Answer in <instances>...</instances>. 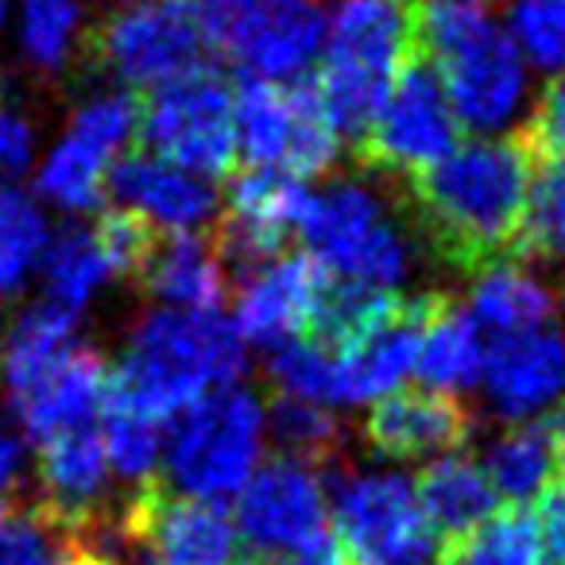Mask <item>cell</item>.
Instances as JSON below:
<instances>
[{"mask_svg":"<svg viewBox=\"0 0 565 565\" xmlns=\"http://www.w3.org/2000/svg\"><path fill=\"white\" fill-rule=\"evenodd\" d=\"M271 434L282 446V457L307 461L315 469L333 465V457L341 449V426L333 418V411H326L322 403L291 399V395H275Z\"/></svg>","mask_w":565,"mask_h":565,"instance_id":"obj_34","label":"cell"},{"mask_svg":"<svg viewBox=\"0 0 565 565\" xmlns=\"http://www.w3.org/2000/svg\"><path fill=\"white\" fill-rule=\"evenodd\" d=\"M78 32V0H20V40L35 66L58 71Z\"/></svg>","mask_w":565,"mask_h":565,"instance_id":"obj_35","label":"cell"},{"mask_svg":"<svg viewBox=\"0 0 565 565\" xmlns=\"http://www.w3.org/2000/svg\"><path fill=\"white\" fill-rule=\"evenodd\" d=\"M333 519L353 565H438L446 550L411 480L395 472H338Z\"/></svg>","mask_w":565,"mask_h":565,"instance_id":"obj_10","label":"cell"},{"mask_svg":"<svg viewBox=\"0 0 565 565\" xmlns=\"http://www.w3.org/2000/svg\"><path fill=\"white\" fill-rule=\"evenodd\" d=\"M47 248V221L40 205L17 186L0 179V299L24 287L28 271L43 259Z\"/></svg>","mask_w":565,"mask_h":565,"instance_id":"obj_30","label":"cell"},{"mask_svg":"<svg viewBox=\"0 0 565 565\" xmlns=\"http://www.w3.org/2000/svg\"><path fill=\"white\" fill-rule=\"evenodd\" d=\"M120 534L140 542L159 565H236V523L217 500L174 495L163 480H148L125 503Z\"/></svg>","mask_w":565,"mask_h":565,"instance_id":"obj_14","label":"cell"},{"mask_svg":"<svg viewBox=\"0 0 565 565\" xmlns=\"http://www.w3.org/2000/svg\"><path fill=\"white\" fill-rule=\"evenodd\" d=\"M40 503L35 515L78 542L89 526H97L109 492V461H105L102 434L94 426L66 430L40 441Z\"/></svg>","mask_w":565,"mask_h":565,"instance_id":"obj_16","label":"cell"},{"mask_svg":"<svg viewBox=\"0 0 565 565\" xmlns=\"http://www.w3.org/2000/svg\"><path fill=\"white\" fill-rule=\"evenodd\" d=\"M140 125V105L128 94H102L82 105L40 171V194L63 210H97L109 179V159L132 140Z\"/></svg>","mask_w":565,"mask_h":565,"instance_id":"obj_15","label":"cell"},{"mask_svg":"<svg viewBox=\"0 0 565 565\" xmlns=\"http://www.w3.org/2000/svg\"><path fill=\"white\" fill-rule=\"evenodd\" d=\"M461 136L465 128L441 94L438 74L418 55L399 71L392 94L384 97L376 120L353 143V151L361 167L399 174L407 182L461 148Z\"/></svg>","mask_w":565,"mask_h":565,"instance_id":"obj_12","label":"cell"},{"mask_svg":"<svg viewBox=\"0 0 565 565\" xmlns=\"http://www.w3.org/2000/svg\"><path fill=\"white\" fill-rule=\"evenodd\" d=\"M236 503L241 565H275L330 531V503L315 465L275 457L248 477Z\"/></svg>","mask_w":565,"mask_h":565,"instance_id":"obj_13","label":"cell"},{"mask_svg":"<svg viewBox=\"0 0 565 565\" xmlns=\"http://www.w3.org/2000/svg\"><path fill=\"white\" fill-rule=\"evenodd\" d=\"M511 32L542 71H565V0H515Z\"/></svg>","mask_w":565,"mask_h":565,"instance_id":"obj_37","label":"cell"},{"mask_svg":"<svg viewBox=\"0 0 565 565\" xmlns=\"http://www.w3.org/2000/svg\"><path fill=\"white\" fill-rule=\"evenodd\" d=\"M472 438V415L457 399L430 387H411V392H387L372 403L364 441L376 454L399 457H446L465 449Z\"/></svg>","mask_w":565,"mask_h":565,"instance_id":"obj_20","label":"cell"},{"mask_svg":"<svg viewBox=\"0 0 565 565\" xmlns=\"http://www.w3.org/2000/svg\"><path fill=\"white\" fill-rule=\"evenodd\" d=\"M449 307V295H415V299H399L395 310L384 318L380 330H372L361 345L338 356L341 387H338V407L349 403H376L380 395L395 392L415 372L418 345H423L426 330L434 318Z\"/></svg>","mask_w":565,"mask_h":565,"instance_id":"obj_17","label":"cell"},{"mask_svg":"<svg viewBox=\"0 0 565 565\" xmlns=\"http://www.w3.org/2000/svg\"><path fill=\"white\" fill-rule=\"evenodd\" d=\"M32 151H35V136L32 125L17 113L4 109L0 102V179H17L32 167Z\"/></svg>","mask_w":565,"mask_h":565,"instance_id":"obj_41","label":"cell"},{"mask_svg":"<svg viewBox=\"0 0 565 565\" xmlns=\"http://www.w3.org/2000/svg\"><path fill=\"white\" fill-rule=\"evenodd\" d=\"M539 542L546 550L550 565H565V488L550 484L546 492L539 495Z\"/></svg>","mask_w":565,"mask_h":565,"instance_id":"obj_42","label":"cell"},{"mask_svg":"<svg viewBox=\"0 0 565 565\" xmlns=\"http://www.w3.org/2000/svg\"><path fill=\"white\" fill-rule=\"evenodd\" d=\"M484 395L500 418H531L565 395V333H500L484 353Z\"/></svg>","mask_w":565,"mask_h":565,"instance_id":"obj_19","label":"cell"},{"mask_svg":"<svg viewBox=\"0 0 565 565\" xmlns=\"http://www.w3.org/2000/svg\"><path fill=\"white\" fill-rule=\"evenodd\" d=\"M20 469H24V446L20 434L0 418V508H12V495L20 488Z\"/></svg>","mask_w":565,"mask_h":565,"instance_id":"obj_43","label":"cell"},{"mask_svg":"<svg viewBox=\"0 0 565 565\" xmlns=\"http://www.w3.org/2000/svg\"><path fill=\"white\" fill-rule=\"evenodd\" d=\"M562 472H565V454H562Z\"/></svg>","mask_w":565,"mask_h":565,"instance_id":"obj_48","label":"cell"},{"mask_svg":"<svg viewBox=\"0 0 565 565\" xmlns=\"http://www.w3.org/2000/svg\"><path fill=\"white\" fill-rule=\"evenodd\" d=\"M264 407L252 392H210L163 434V461L179 488L198 500L236 495L256 472L264 449Z\"/></svg>","mask_w":565,"mask_h":565,"instance_id":"obj_5","label":"cell"},{"mask_svg":"<svg viewBox=\"0 0 565 565\" xmlns=\"http://www.w3.org/2000/svg\"><path fill=\"white\" fill-rule=\"evenodd\" d=\"M102 446H105V461H109V472L125 480H136V484H148L156 480V469L163 461V426L156 418H143L128 407H117V403L105 399L102 407Z\"/></svg>","mask_w":565,"mask_h":565,"instance_id":"obj_32","label":"cell"},{"mask_svg":"<svg viewBox=\"0 0 565 565\" xmlns=\"http://www.w3.org/2000/svg\"><path fill=\"white\" fill-rule=\"evenodd\" d=\"M554 315H557L554 291H546L519 264H500L480 271L477 287L469 295V318L495 333L542 330Z\"/></svg>","mask_w":565,"mask_h":565,"instance_id":"obj_26","label":"cell"},{"mask_svg":"<svg viewBox=\"0 0 565 565\" xmlns=\"http://www.w3.org/2000/svg\"><path fill=\"white\" fill-rule=\"evenodd\" d=\"M140 565H159V562H151V557H148V562H140Z\"/></svg>","mask_w":565,"mask_h":565,"instance_id":"obj_47","label":"cell"},{"mask_svg":"<svg viewBox=\"0 0 565 565\" xmlns=\"http://www.w3.org/2000/svg\"><path fill=\"white\" fill-rule=\"evenodd\" d=\"M534 179L539 163L531 151L519 136H503L461 143L430 171L403 182V190L434 256L457 271L480 275L523 259Z\"/></svg>","mask_w":565,"mask_h":565,"instance_id":"obj_1","label":"cell"},{"mask_svg":"<svg viewBox=\"0 0 565 565\" xmlns=\"http://www.w3.org/2000/svg\"><path fill=\"white\" fill-rule=\"evenodd\" d=\"M105 186L113 190L120 210L140 213L148 225L167 228V233H198L213 213V190L198 174L159 156H143V151L120 159Z\"/></svg>","mask_w":565,"mask_h":565,"instance_id":"obj_21","label":"cell"},{"mask_svg":"<svg viewBox=\"0 0 565 565\" xmlns=\"http://www.w3.org/2000/svg\"><path fill=\"white\" fill-rule=\"evenodd\" d=\"M244 369V338L217 310H156L136 326L117 369H109L105 399L163 423L202 395L233 387Z\"/></svg>","mask_w":565,"mask_h":565,"instance_id":"obj_2","label":"cell"},{"mask_svg":"<svg viewBox=\"0 0 565 565\" xmlns=\"http://www.w3.org/2000/svg\"><path fill=\"white\" fill-rule=\"evenodd\" d=\"M267 376H271L275 395L322 403V407L326 403H338V387H341L338 353H330V349L315 345L307 338L275 345V353L267 356Z\"/></svg>","mask_w":565,"mask_h":565,"instance_id":"obj_33","label":"cell"},{"mask_svg":"<svg viewBox=\"0 0 565 565\" xmlns=\"http://www.w3.org/2000/svg\"><path fill=\"white\" fill-rule=\"evenodd\" d=\"M109 392V364L97 349L78 345L43 384H35L24 399L12 403L24 434L47 441L66 430H86L102 418Z\"/></svg>","mask_w":565,"mask_h":565,"instance_id":"obj_22","label":"cell"},{"mask_svg":"<svg viewBox=\"0 0 565 565\" xmlns=\"http://www.w3.org/2000/svg\"><path fill=\"white\" fill-rule=\"evenodd\" d=\"M43 275H47V299L78 315L97 295L105 279H113L102 248L94 241V228H63L43 248Z\"/></svg>","mask_w":565,"mask_h":565,"instance_id":"obj_29","label":"cell"},{"mask_svg":"<svg viewBox=\"0 0 565 565\" xmlns=\"http://www.w3.org/2000/svg\"><path fill=\"white\" fill-rule=\"evenodd\" d=\"M326 279L330 271L307 252L279 256L264 271L244 279L241 295H236V333L252 345L267 349L307 338Z\"/></svg>","mask_w":565,"mask_h":565,"instance_id":"obj_18","label":"cell"},{"mask_svg":"<svg viewBox=\"0 0 565 565\" xmlns=\"http://www.w3.org/2000/svg\"><path fill=\"white\" fill-rule=\"evenodd\" d=\"M78 349V315L43 299L28 307L0 341V384L9 403L24 399Z\"/></svg>","mask_w":565,"mask_h":565,"instance_id":"obj_24","label":"cell"},{"mask_svg":"<svg viewBox=\"0 0 565 565\" xmlns=\"http://www.w3.org/2000/svg\"><path fill=\"white\" fill-rule=\"evenodd\" d=\"M438 565H542L539 526L523 508L495 511L465 542L441 550Z\"/></svg>","mask_w":565,"mask_h":565,"instance_id":"obj_31","label":"cell"},{"mask_svg":"<svg viewBox=\"0 0 565 565\" xmlns=\"http://www.w3.org/2000/svg\"><path fill=\"white\" fill-rule=\"evenodd\" d=\"M140 282L151 299L167 302V310H217L228 275L210 233H167L156 241Z\"/></svg>","mask_w":565,"mask_h":565,"instance_id":"obj_25","label":"cell"},{"mask_svg":"<svg viewBox=\"0 0 565 565\" xmlns=\"http://www.w3.org/2000/svg\"><path fill=\"white\" fill-rule=\"evenodd\" d=\"M411 488H415L423 515L438 531L441 546L465 542L477 526H484L500 511V495H495L492 480L484 477L477 461L461 454L434 457Z\"/></svg>","mask_w":565,"mask_h":565,"instance_id":"obj_23","label":"cell"},{"mask_svg":"<svg viewBox=\"0 0 565 565\" xmlns=\"http://www.w3.org/2000/svg\"><path fill=\"white\" fill-rule=\"evenodd\" d=\"M515 136L531 151L539 171H565V71L550 78V86L539 94L534 113Z\"/></svg>","mask_w":565,"mask_h":565,"instance_id":"obj_39","label":"cell"},{"mask_svg":"<svg viewBox=\"0 0 565 565\" xmlns=\"http://www.w3.org/2000/svg\"><path fill=\"white\" fill-rule=\"evenodd\" d=\"M480 369H484V345H480L477 322L461 315L449 299V307L434 318L423 345H418L415 372L430 392H457V387L477 384Z\"/></svg>","mask_w":565,"mask_h":565,"instance_id":"obj_28","label":"cell"},{"mask_svg":"<svg viewBox=\"0 0 565 565\" xmlns=\"http://www.w3.org/2000/svg\"><path fill=\"white\" fill-rule=\"evenodd\" d=\"M423 0H338L326 20V58L310 78L318 109L345 140H361L392 94L399 71L418 58Z\"/></svg>","mask_w":565,"mask_h":565,"instance_id":"obj_3","label":"cell"},{"mask_svg":"<svg viewBox=\"0 0 565 565\" xmlns=\"http://www.w3.org/2000/svg\"><path fill=\"white\" fill-rule=\"evenodd\" d=\"M213 51L233 58L248 78H302L326 43L318 0H198Z\"/></svg>","mask_w":565,"mask_h":565,"instance_id":"obj_7","label":"cell"},{"mask_svg":"<svg viewBox=\"0 0 565 565\" xmlns=\"http://www.w3.org/2000/svg\"><path fill=\"white\" fill-rule=\"evenodd\" d=\"M55 565H113L109 554H102V550H94L89 542H66V550L58 554Z\"/></svg>","mask_w":565,"mask_h":565,"instance_id":"obj_44","label":"cell"},{"mask_svg":"<svg viewBox=\"0 0 565 565\" xmlns=\"http://www.w3.org/2000/svg\"><path fill=\"white\" fill-rule=\"evenodd\" d=\"M51 534L35 511L0 508V565H55Z\"/></svg>","mask_w":565,"mask_h":565,"instance_id":"obj_40","label":"cell"},{"mask_svg":"<svg viewBox=\"0 0 565 565\" xmlns=\"http://www.w3.org/2000/svg\"><path fill=\"white\" fill-rule=\"evenodd\" d=\"M4 12H9V0H0V24H4Z\"/></svg>","mask_w":565,"mask_h":565,"instance_id":"obj_46","label":"cell"},{"mask_svg":"<svg viewBox=\"0 0 565 565\" xmlns=\"http://www.w3.org/2000/svg\"><path fill=\"white\" fill-rule=\"evenodd\" d=\"M546 430H550V438H554V446L565 454V395H562V399H557L554 415L546 418Z\"/></svg>","mask_w":565,"mask_h":565,"instance_id":"obj_45","label":"cell"},{"mask_svg":"<svg viewBox=\"0 0 565 565\" xmlns=\"http://www.w3.org/2000/svg\"><path fill=\"white\" fill-rule=\"evenodd\" d=\"M554 461L557 446L546 423H523L495 438L484 457V477L492 480L500 500H508L511 508H526L554 484Z\"/></svg>","mask_w":565,"mask_h":565,"instance_id":"obj_27","label":"cell"},{"mask_svg":"<svg viewBox=\"0 0 565 565\" xmlns=\"http://www.w3.org/2000/svg\"><path fill=\"white\" fill-rule=\"evenodd\" d=\"M94 58L120 82L156 89L213 66L198 0H132L94 35Z\"/></svg>","mask_w":565,"mask_h":565,"instance_id":"obj_9","label":"cell"},{"mask_svg":"<svg viewBox=\"0 0 565 565\" xmlns=\"http://www.w3.org/2000/svg\"><path fill=\"white\" fill-rule=\"evenodd\" d=\"M418 55L438 74L461 128L495 132L523 102V55L495 20L492 0H423Z\"/></svg>","mask_w":565,"mask_h":565,"instance_id":"obj_4","label":"cell"},{"mask_svg":"<svg viewBox=\"0 0 565 565\" xmlns=\"http://www.w3.org/2000/svg\"><path fill=\"white\" fill-rule=\"evenodd\" d=\"M307 256H315L333 279L395 291L407 275V244L384 217L380 202L364 186L338 182L307 198L299 221Z\"/></svg>","mask_w":565,"mask_h":565,"instance_id":"obj_8","label":"cell"},{"mask_svg":"<svg viewBox=\"0 0 565 565\" xmlns=\"http://www.w3.org/2000/svg\"><path fill=\"white\" fill-rule=\"evenodd\" d=\"M236 151L248 167H267L307 182L338 163L341 136L318 109L310 78H244L233 94Z\"/></svg>","mask_w":565,"mask_h":565,"instance_id":"obj_6","label":"cell"},{"mask_svg":"<svg viewBox=\"0 0 565 565\" xmlns=\"http://www.w3.org/2000/svg\"><path fill=\"white\" fill-rule=\"evenodd\" d=\"M94 241L97 248H102L105 264H109V271L117 275V279H140L143 267H148L151 252H156V225H148V221L140 217V213L132 210H109L97 217L94 225Z\"/></svg>","mask_w":565,"mask_h":565,"instance_id":"obj_36","label":"cell"},{"mask_svg":"<svg viewBox=\"0 0 565 565\" xmlns=\"http://www.w3.org/2000/svg\"><path fill=\"white\" fill-rule=\"evenodd\" d=\"M140 128L151 156L190 174H233V89L213 66L151 89L140 105Z\"/></svg>","mask_w":565,"mask_h":565,"instance_id":"obj_11","label":"cell"},{"mask_svg":"<svg viewBox=\"0 0 565 565\" xmlns=\"http://www.w3.org/2000/svg\"><path fill=\"white\" fill-rule=\"evenodd\" d=\"M565 259V171H539L523 228V259Z\"/></svg>","mask_w":565,"mask_h":565,"instance_id":"obj_38","label":"cell"}]
</instances>
